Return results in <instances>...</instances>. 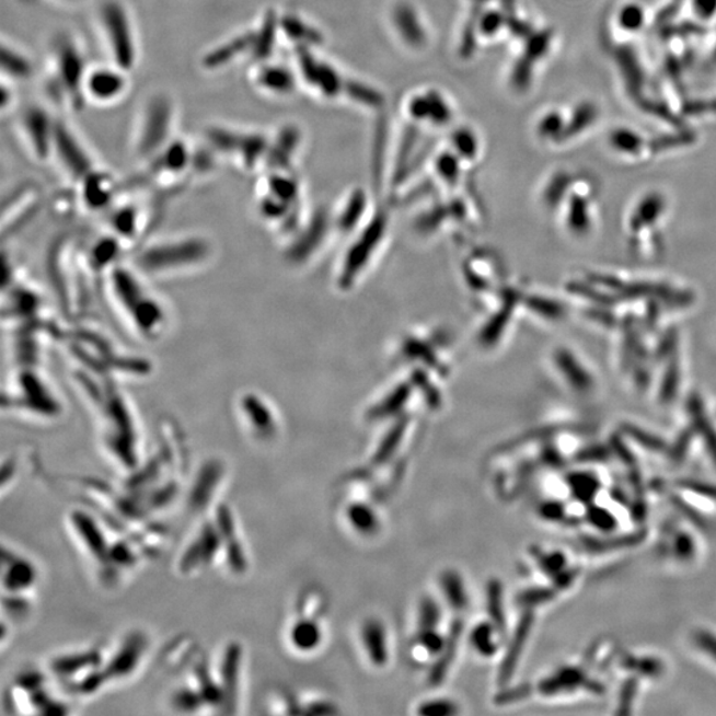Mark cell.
I'll return each instance as SVG.
<instances>
[{
	"label": "cell",
	"instance_id": "2e32d148",
	"mask_svg": "<svg viewBox=\"0 0 716 716\" xmlns=\"http://www.w3.org/2000/svg\"><path fill=\"white\" fill-rule=\"evenodd\" d=\"M224 467L221 461H207L199 469L187 499L192 511L203 512L209 508L219 486L222 485Z\"/></svg>",
	"mask_w": 716,
	"mask_h": 716
},
{
	"label": "cell",
	"instance_id": "1f68e13d",
	"mask_svg": "<svg viewBox=\"0 0 716 716\" xmlns=\"http://www.w3.org/2000/svg\"><path fill=\"white\" fill-rule=\"evenodd\" d=\"M442 584L452 607L462 608L466 605V592H464L461 577L452 574L444 575Z\"/></svg>",
	"mask_w": 716,
	"mask_h": 716
},
{
	"label": "cell",
	"instance_id": "8fae6325",
	"mask_svg": "<svg viewBox=\"0 0 716 716\" xmlns=\"http://www.w3.org/2000/svg\"><path fill=\"white\" fill-rule=\"evenodd\" d=\"M254 48V28L243 30L206 51L200 59V67L209 72L223 71L238 61L253 59Z\"/></svg>",
	"mask_w": 716,
	"mask_h": 716
},
{
	"label": "cell",
	"instance_id": "9a60e30c",
	"mask_svg": "<svg viewBox=\"0 0 716 716\" xmlns=\"http://www.w3.org/2000/svg\"><path fill=\"white\" fill-rule=\"evenodd\" d=\"M242 646L241 644L231 643L226 646L221 663V684L223 693L224 714H235L239 703V689H241V669H242Z\"/></svg>",
	"mask_w": 716,
	"mask_h": 716
},
{
	"label": "cell",
	"instance_id": "60d3db41",
	"mask_svg": "<svg viewBox=\"0 0 716 716\" xmlns=\"http://www.w3.org/2000/svg\"><path fill=\"white\" fill-rule=\"evenodd\" d=\"M55 2L66 3V4H73V3L80 2V0H55Z\"/></svg>",
	"mask_w": 716,
	"mask_h": 716
},
{
	"label": "cell",
	"instance_id": "f546056e",
	"mask_svg": "<svg viewBox=\"0 0 716 716\" xmlns=\"http://www.w3.org/2000/svg\"><path fill=\"white\" fill-rule=\"evenodd\" d=\"M348 518L355 529L361 532L373 531L377 526V518L369 507L363 505H355L349 507Z\"/></svg>",
	"mask_w": 716,
	"mask_h": 716
},
{
	"label": "cell",
	"instance_id": "9c48e42d",
	"mask_svg": "<svg viewBox=\"0 0 716 716\" xmlns=\"http://www.w3.org/2000/svg\"><path fill=\"white\" fill-rule=\"evenodd\" d=\"M129 72L115 65L88 68L84 94L88 104L112 105L129 91Z\"/></svg>",
	"mask_w": 716,
	"mask_h": 716
},
{
	"label": "cell",
	"instance_id": "4316f807",
	"mask_svg": "<svg viewBox=\"0 0 716 716\" xmlns=\"http://www.w3.org/2000/svg\"><path fill=\"white\" fill-rule=\"evenodd\" d=\"M597 115H599V112H597L593 104L582 103L577 106L570 123L563 131L562 138L579 135L580 131L586 130L596 122Z\"/></svg>",
	"mask_w": 716,
	"mask_h": 716
},
{
	"label": "cell",
	"instance_id": "4fadbf2b",
	"mask_svg": "<svg viewBox=\"0 0 716 716\" xmlns=\"http://www.w3.org/2000/svg\"><path fill=\"white\" fill-rule=\"evenodd\" d=\"M69 524L77 533L88 555L92 556L105 569L106 564H108L111 544L96 519L83 510H73L69 513Z\"/></svg>",
	"mask_w": 716,
	"mask_h": 716
},
{
	"label": "cell",
	"instance_id": "836d02e7",
	"mask_svg": "<svg viewBox=\"0 0 716 716\" xmlns=\"http://www.w3.org/2000/svg\"><path fill=\"white\" fill-rule=\"evenodd\" d=\"M489 608H492L494 623L498 624L499 627H504V605H501V590L498 584L489 588Z\"/></svg>",
	"mask_w": 716,
	"mask_h": 716
},
{
	"label": "cell",
	"instance_id": "8992f818",
	"mask_svg": "<svg viewBox=\"0 0 716 716\" xmlns=\"http://www.w3.org/2000/svg\"><path fill=\"white\" fill-rule=\"evenodd\" d=\"M56 124L58 118L41 104L27 105L16 119V129L24 149L37 162L53 159Z\"/></svg>",
	"mask_w": 716,
	"mask_h": 716
},
{
	"label": "cell",
	"instance_id": "d590c367",
	"mask_svg": "<svg viewBox=\"0 0 716 716\" xmlns=\"http://www.w3.org/2000/svg\"><path fill=\"white\" fill-rule=\"evenodd\" d=\"M691 141L690 134H681L678 136H665L659 137L657 140L651 142V148L655 150L669 149L673 147H680L682 143H689Z\"/></svg>",
	"mask_w": 716,
	"mask_h": 716
},
{
	"label": "cell",
	"instance_id": "d6a6232c",
	"mask_svg": "<svg viewBox=\"0 0 716 716\" xmlns=\"http://www.w3.org/2000/svg\"><path fill=\"white\" fill-rule=\"evenodd\" d=\"M439 621V609L435 602L426 601L423 607H420L419 613V625L420 630L427 631L432 630L438 624Z\"/></svg>",
	"mask_w": 716,
	"mask_h": 716
},
{
	"label": "cell",
	"instance_id": "7a4b0ae2",
	"mask_svg": "<svg viewBox=\"0 0 716 716\" xmlns=\"http://www.w3.org/2000/svg\"><path fill=\"white\" fill-rule=\"evenodd\" d=\"M177 105L171 94H150L138 113L131 150L137 160L148 162L159 154L175 138L177 128Z\"/></svg>",
	"mask_w": 716,
	"mask_h": 716
},
{
	"label": "cell",
	"instance_id": "ab89813d",
	"mask_svg": "<svg viewBox=\"0 0 716 716\" xmlns=\"http://www.w3.org/2000/svg\"><path fill=\"white\" fill-rule=\"evenodd\" d=\"M698 644L703 649L707 650L709 655H713L716 658V638L708 636V634H700Z\"/></svg>",
	"mask_w": 716,
	"mask_h": 716
},
{
	"label": "cell",
	"instance_id": "ac0fdd59",
	"mask_svg": "<svg viewBox=\"0 0 716 716\" xmlns=\"http://www.w3.org/2000/svg\"><path fill=\"white\" fill-rule=\"evenodd\" d=\"M251 83L262 92L274 96H286L295 88V79L287 68L272 62L262 61L254 65L250 73Z\"/></svg>",
	"mask_w": 716,
	"mask_h": 716
},
{
	"label": "cell",
	"instance_id": "e0dca14e",
	"mask_svg": "<svg viewBox=\"0 0 716 716\" xmlns=\"http://www.w3.org/2000/svg\"><path fill=\"white\" fill-rule=\"evenodd\" d=\"M37 580L35 565L26 557L15 555L14 552L3 548V580L4 593L24 594L34 588Z\"/></svg>",
	"mask_w": 716,
	"mask_h": 716
},
{
	"label": "cell",
	"instance_id": "277c9868",
	"mask_svg": "<svg viewBox=\"0 0 716 716\" xmlns=\"http://www.w3.org/2000/svg\"><path fill=\"white\" fill-rule=\"evenodd\" d=\"M112 290L116 301L129 316V323L146 338H159L166 328V316L159 301L147 295L127 269L112 275Z\"/></svg>",
	"mask_w": 716,
	"mask_h": 716
},
{
	"label": "cell",
	"instance_id": "83f0119b",
	"mask_svg": "<svg viewBox=\"0 0 716 716\" xmlns=\"http://www.w3.org/2000/svg\"><path fill=\"white\" fill-rule=\"evenodd\" d=\"M611 143L619 152L636 154L644 146L643 137L631 129L620 128L612 131Z\"/></svg>",
	"mask_w": 716,
	"mask_h": 716
},
{
	"label": "cell",
	"instance_id": "74e56055",
	"mask_svg": "<svg viewBox=\"0 0 716 716\" xmlns=\"http://www.w3.org/2000/svg\"><path fill=\"white\" fill-rule=\"evenodd\" d=\"M426 715H449V714H454L455 713V707L451 705L450 702L448 701H435L431 703H427L426 706L423 707V712H420Z\"/></svg>",
	"mask_w": 716,
	"mask_h": 716
},
{
	"label": "cell",
	"instance_id": "484cf974",
	"mask_svg": "<svg viewBox=\"0 0 716 716\" xmlns=\"http://www.w3.org/2000/svg\"><path fill=\"white\" fill-rule=\"evenodd\" d=\"M171 703L181 713H197L198 709L206 707L203 696L194 684L175 690Z\"/></svg>",
	"mask_w": 716,
	"mask_h": 716
},
{
	"label": "cell",
	"instance_id": "7c38bea8",
	"mask_svg": "<svg viewBox=\"0 0 716 716\" xmlns=\"http://www.w3.org/2000/svg\"><path fill=\"white\" fill-rule=\"evenodd\" d=\"M148 646L142 633H131L125 638L108 661L103 665L108 682L124 680L135 673L140 666Z\"/></svg>",
	"mask_w": 716,
	"mask_h": 716
},
{
	"label": "cell",
	"instance_id": "52a82bcc",
	"mask_svg": "<svg viewBox=\"0 0 716 716\" xmlns=\"http://www.w3.org/2000/svg\"><path fill=\"white\" fill-rule=\"evenodd\" d=\"M51 160L58 163L66 177L77 185L96 169L85 143L77 131L60 118L56 124Z\"/></svg>",
	"mask_w": 716,
	"mask_h": 716
},
{
	"label": "cell",
	"instance_id": "ba28073f",
	"mask_svg": "<svg viewBox=\"0 0 716 716\" xmlns=\"http://www.w3.org/2000/svg\"><path fill=\"white\" fill-rule=\"evenodd\" d=\"M198 153L184 138L175 137L161 152L148 161L146 177L154 184H169L193 171Z\"/></svg>",
	"mask_w": 716,
	"mask_h": 716
},
{
	"label": "cell",
	"instance_id": "5b68a950",
	"mask_svg": "<svg viewBox=\"0 0 716 716\" xmlns=\"http://www.w3.org/2000/svg\"><path fill=\"white\" fill-rule=\"evenodd\" d=\"M206 146L213 155L234 162L243 172H254L262 162H266L269 149L268 138L255 130L211 125L205 130Z\"/></svg>",
	"mask_w": 716,
	"mask_h": 716
},
{
	"label": "cell",
	"instance_id": "603a6c76",
	"mask_svg": "<svg viewBox=\"0 0 716 716\" xmlns=\"http://www.w3.org/2000/svg\"><path fill=\"white\" fill-rule=\"evenodd\" d=\"M363 645L370 659L376 665H384L388 659L386 637L384 627L377 621H369L362 631Z\"/></svg>",
	"mask_w": 716,
	"mask_h": 716
},
{
	"label": "cell",
	"instance_id": "6da1fadb",
	"mask_svg": "<svg viewBox=\"0 0 716 716\" xmlns=\"http://www.w3.org/2000/svg\"><path fill=\"white\" fill-rule=\"evenodd\" d=\"M88 68L90 66L77 36L62 31L53 37L43 88L56 108L72 113L84 111L88 104L84 94Z\"/></svg>",
	"mask_w": 716,
	"mask_h": 716
},
{
	"label": "cell",
	"instance_id": "ffe728a7",
	"mask_svg": "<svg viewBox=\"0 0 716 716\" xmlns=\"http://www.w3.org/2000/svg\"><path fill=\"white\" fill-rule=\"evenodd\" d=\"M0 67H2V79L12 84L24 83L34 77V61L30 56L19 48L16 44L2 41V55H0Z\"/></svg>",
	"mask_w": 716,
	"mask_h": 716
},
{
	"label": "cell",
	"instance_id": "30bf717a",
	"mask_svg": "<svg viewBox=\"0 0 716 716\" xmlns=\"http://www.w3.org/2000/svg\"><path fill=\"white\" fill-rule=\"evenodd\" d=\"M219 554H223L221 533L213 519L205 520L196 538L190 540L178 558L180 574L185 576L196 574L209 567Z\"/></svg>",
	"mask_w": 716,
	"mask_h": 716
},
{
	"label": "cell",
	"instance_id": "f1b7e54d",
	"mask_svg": "<svg viewBox=\"0 0 716 716\" xmlns=\"http://www.w3.org/2000/svg\"><path fill=\"white\" fill-rule=\"evenodd\" d=\"M494 630L492 625L476 626L471 640H473L474 648L482 656H493L498 649V643L494 639Z\"/></svg>",
	"mask_w": 716,
	"mask_h": 716
},
{
	"label": "cell",
	"instance_id": "e575fe53",
	"mask_svg": "<svg viewBox=\"0 0 716 716\" xmlns=\"http://www.w3.org/2000/svg\"><path fill=\"white\" fill-rule=\"evenodd\" d=\"M563 118L557 113L546 116L540 125V134L543 136H561L564 131Z\"/></svg>",
	"mask_w": 716,
	"mask_h": 716
},
{
	"label": "cell",
	"instance_id": "d6986e66",
	"mask_svg": "<svg viewBox=\"0 0 716 716\" xmlns=\"http://www.w3.org/2000/svg\"><path fill=\"white\" fill-rule=\"evenodd\" d=\"M103 665L102 653L97 649H91L73 653V655L56 657L53 659L49 668H51L55 675L62 678V680L71 684L78 681L79 678L91 673L92 670L102 668Z\"/></svg>",
	"mask_w": 716,
	"mask_h": 716
},
{
	"label": "cell",
	"instance_id": "44dd1931",
	"mask_svg": "<svg viewBox=\"0 0 716 716\" xmlns=\"http://www.w3.org/2000/svg\"><path fill=\"white\" fill-rule=\"evenodd\" d=\"M291 644L299 651H311L317 648L322 640V631L315 621L311 619H300L291 627Z\"/></svg>",
	"mask_w": 716,
	"mask_h": 716
},
{
	"label": "cell",
	"instance_id": "4dcf8cb0",
	"mask_svg": "<svg viewBox=\"0 0 716 716\" xmlns=\"http://www.w3.org/2000/svg\"><path fill=\"white\" fill-rule=\"evenodd\" d=\"M644 10L640 9L638 4H626L623 9H621L619 14V23L620 26L624 30L634 33V31H638L644 26Z\"/></svg>",
	"mask_w": 716,
	"mask_h": 716
},
{
	"label": "cell",
	"instance_id": "5bb4252c",
	"mask_svg": "<svg viewBox=\"0 0 716 716\" xmlns=\"http://www.w3.org/2000/svg\"><path fill=\"white\" fill-rule=\"evenodd\" d=\"M81 203L88 210H103L109 206L118 194V184L108 172L94 169L77 185Z\"/></svg>",
	"mask_w": 716,
	"mask_h": 716
},
{
	"label": "cell",
	"instance_id": "7402d4cb",
	"mask_svg": "<svg viewBox=\"0 0 716 716\" xmlns=\"http://www.w3.org/2000/svg\"><path fill=\"white\" fill-rule=\"evenodd\" d=\"M241 412L246 416L247 424L256 435L267 436L274 429V420L267 407H263L257 397H246L241 401Z\"/></svg>",
	"mask_w": 716,
	"mask_h": 716
},
{
	"label": "cell",
	"instance_id": "3957f363",
	"mask_svg": "<svg viewBox=\"0 0 716 716\" xmlns=\"http://www.w3.org/2000/svg\"><path fill=\"white\" fill-rule=\"evenodd\" d=\"M97 26L109 62L134 72L140 48L128 5L123 0H103L97 9Z\"/></svg>",
	"mask_w": 716,
	"mask_h": 716
},
{
	"label": "cell",
	"instance_id": "f35d334b",
	"mask_svg": "<svg viewBox=\"0 0 716 716\" xmlns=\"http://www.w3.org/2000/svg\"><path fill=\"white\" fill-rule=\"evenodd\" d=\"M696 14L702 19H709L716 14V0H694Z\"/></svg>",
	"mask_w": 716,
	"mask_h": 716
},
{
	"label": "cell",
	"instance_id": "d4e9b609",
	"mask_svg": "<svg viewBox=\"0 0 716 716\" xmlns=\"http://www.w3.org/2000/svg\"><path fill=\"white\" fill-rule=\"evenodd\" d=\"M582 682L584 674L580 670L567 669L562 670L561 673L545 680L542 686H540V690H542L544 694H555L561 693V691L575 689Z\"/></svg>",
	"mask_w": 716,
	"mask_h": 716
},
{
	"label": "cell",
	"instance_id": "8d00e7d4",
	"mask_svg": "<svg viewBox=\"0 0 716 716\" xmlns=\"http://www.w3.org/2000/svg\"><path fill=\"white\" fill-rule=\"evenodd\" d=\"M15 84L10 83V81L2 79V113H9L14 109L16 104V92Z\"/></svg>",
	"mask_w": 716,
	"mask_h": 716
},
{
	"label": "cell",
	"instance_id": "cb8c5ba5",
	"mask_svg": "<svg viewBox=\"0 0 716 716\" xmlns=\"http://www.w3.org/2000/svg\"><path fill=\"white\" fill-rule=\"evenodd\" d=\"M617 60L621 67V71L625 74L627 86H630L631 92L637 94L640 91V86L644 83L643 68L639 67V62L636 59L631 49L623 48L617 53Z\"/></svg>",
	"mask_w": 716,
	"mask_h": 716
}]
</instances>
